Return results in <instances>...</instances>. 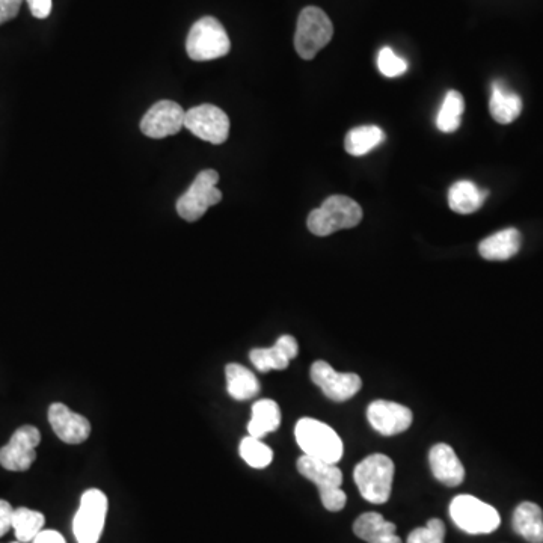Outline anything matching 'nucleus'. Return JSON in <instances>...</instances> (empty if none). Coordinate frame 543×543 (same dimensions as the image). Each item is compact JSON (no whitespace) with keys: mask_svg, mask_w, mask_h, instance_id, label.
Wrapping results in <instances>:
<instances>
[{"mask_svg":"<svg viewBox=\"0 0 543 543\" xmlns=\"http://www.w3.org/2000/svg\"><path fill=\"white\" fill-rule=\"evenodd\" d=\"M378 67L384 76L399 77L408 71V62L400 58L390 47H384L378 55Z\"/></svg>","mask_w":543,"mask_h":543,"instance_id":"30","label":"nucleus"},{"mask_svg":"<svg viewBox=\"0 0 543 543\" xmlns=\"http://www.w3.org/2000/svg\"><path fill=\"white\" fill-rule=\"evenodd\" d=\"M450 516L468 534H489L501 524L497 509L473 495H458L451 501Z\"/></svg>","mask_w":543,"mask_h":543,"instance_id":"8","label":"nucleus"},{"mask_svg":"<svg viewBox=\"0 0 543 543\" xmlns=\"http://www.w3.org/2000/svg\"><path fill=\"white\" fill-rule=\"evenodd\" d=\"M296 442L305 456L338 464L343 458V441L338 433L322 421L301 418L295 427Z\"/></svg>","mask_w":543,"mask_h":543,"instance_id":"2","label":"nucleus"},{"mask_svg":"<svg viewBox=\"0 0 543 543\" xmlns=\"http://www.w3.org/2000/svg\"><path fill=\"white\" fill-rule=\"evenodd\" d=\"M46 518L43 513L28 507L14 509L13 530L20 543H32V540L44 530Z\"/></svg>","mask_w":543,"mask_h":543,"instance_id":"26","label":"nucleus"},{"mask_svg":"<svg viewBox=\"0 0 543 543\" xmlns=\"http://www.w3.org/2000/svg\"><path fill=\"white\" fill-rule=\"evenodd\" d=\"M108 506V497L100 489L83 492L73 519V533L77 543H99L105 528Z\"/></svg>","mask_w":543,"mask_h":543,"instance_id":"9","label":"nucleus"},{"mask_svg":"<svg viewBox=\"0 0 543 543\" xmlns=\"http://www.w3.org/2000/svg\"><path fill=\"white\" fill-rule=\"evenodd\" d=\"M239 451L243 461L255 470H263L274 461V451L261 442V439L252 438V436L242 439Z\"/></svg>","mask_w":543,"mask_h":543,"instance_id":"28","label":"nucleus"},{"mask_svg":"<svg viewBox=\"0 0 543 543\" xmlns=\"http://www.w3.org/2000/svg\"><path fill=\"white\" fill-rule=\"evenodd\" d=\"M353 533L369 543H403L396 534V525L388 522L381 513H362L353 524Z\"/></svg>","mask_w":543,"mask_h":543,"instance_id":"18","label":"nucleus"},{"mask_svg":"<svg viewBox=\"0 0 543 543\" xmlns=\"http://www.w3.org/2000/svg\"><path fill=\"white\" fill-rule=\"evenodd\" d=\"M32 543H67L65 542L64 536L58 531L55 530H43Z\"/></svg>","mask_w":543,"mask_h":543,"instance_id":"34","label":"nucleus"},{"mask_svg":"<svg viewBox=\"0 0 543 543\" xmlns=\"http://www.w3.org/2000/svg\"><path fill=\"white\" fill-rule=\"evenodd\" d=\"M49 423L55 435L65 444H82L91 435L88 418L71 411L64 403L50 405Z\"/></svg>","mask_w":543,"mask_h":543,"instance_id":"15","label":"nucleus"},{"mask_svg":"<svg viewBox=\"0 0 543 543\" xmlns=\"http://www.w3.org/2000/svg\"><path fill=\"white\" fill-rule=\"evenodd\" d=\"M185 127L203 141L221 145L230 136V118L218 106L201 105L186 112Z\"/></svg>","mask_w":543,"mask_h":543,"instance_id":"11","label":"nucleus"},{"mask_svg":"<svg viewBox=\"0 0 543 543\" xmlns=\"http://www.w3.org/2000/svg\"><path fill=\"white\" fill-rule=\"evenodd\" d=\"M219 174L215 169L201 171L191 188L177 201V213L188 222H197L206 215L210 207L221 203L222 192L218 186Z\"/></svg>","mask_w":543,"mask_h":543,"instance_id":"7","label":"nucleus"},{"mask_svg":"<svg viewBox=\"0 0 543 543\" xmlns=\"http://www.w3.org/2000/svg\"><path fill=\"white\" fill-rule=\"evenodd\" d=\"M353 479L359 494L369 503L385 504L391 497L394 462L385 455H372L356 465Z\"/></svg>","mask_w":543,"mask_h":543,"instance_id":"3","label":"nucleus"},{"mask_svg":"<svg viewBox=\"0 0 543 543\" xmlns=\"http://www.w3.org/2000/svg\"><path fill=\"white\" fill-rule=\"evenodd\" d=\"M489 192L477 188L473 181L461 180L451 186L448 192V206L459 215H471L482 209Z\"/></svg>","mask_w":543,"mask_h":543,"instance_id":"20","label":"nucleus"},{"mask_svg":"<svg viewBox=\"0 0 543 543\" xmlns=\"http://www.w3.org/2000/svg\"><path fill=\"white\" fill-rule=\"evenodd\" d=\"M35 19L44 20L52 13V0H26Z\"/></svg>","mask_w":543,"mask_h":543,"instance_id":"33","label":"nucleus"},{"mask_svg":"<svg viewBox=\"0 0 543 543\" xmlns=\"http://www.w3.org/2000/svg\"><path fill=\"white\" fill-rule=\"evenodd\" d=\"M445 525L441 519H430L426 527L415 528L406 543H444Z\"/></svg>","mask_w":543,"mask_h":543,"instance_id":"29","label":"nucleus"},{"mask_svg":"<svg viewBox=\"0 0 543 543\" xmlns=\"http://www.w3.org/2000/svg\"><path fill=\"white\" fill-rule=\"evenodd\" d=\"M227 391L234 400H249L260 393V382L254 373L240 364H228L225 367Z\"/></svg>","mask_w":543,"mask_h":543,"instance_id":"24","label":"nucleus"},{"mask_svg":"<svg viewBox=\"0 0 543 543\" xmlns=\"http://www.w3.org/2000/svg\"><path fill=\"white\" fill-rule=\"evenodd\" d=\"M298 353L299 346L296 338L292 335H283L272 347L252 349L249 359L258 372L267 373L270 370H286L290 361L295 359Z\"/></svg>","mask_w":543,"mask_h":543,"instance_id":"16","label":"nucleus"},{"mask_svg":"<svg viewBox=\"0 0 543 543\" xmlns=\"http://www.w3.org/2000/svg\"><path fill=\"white\" fill-rule=\"evenodd\" d=\"M362 221V209L352 198L332 195L319 209L308 216V230L314 236L326 237L340 230H349Z\"/></svg>","mask_w":543,"mask_h":543,"instance_id":"1","label":"nucleus"},{"mask_svg":"<svg viewBox=\"0 0 543 543\" xmlns=\"http://www.w3.org/2000/svg\"><path fill=\"white\" fill-rule=\"evenodd\" d=\"M464 111L465 100L462 94L458 91H448L436 117V127L444 133L456 132L461 127Z\"/></svg>","mask_w":543,"mask_h":543,"instance_id":"27","label":"nucleus"},{"mask_svg":"<svg viewBox=\"0 0 543 543\" xmlns=\"http://www.w3.org/2000/svg\"><path fill=\"white\" fill-rule=\"evenodd\" d=\"M334 35V26L325 11L307 7L301 11L296 26L295 47L305 61L316 58L317 53L328 46Z\"/></svg>","mask_w":543,"mask_h":543,"instance_id":"6","label":"nucleus"},{"mask_svg":"<svg viewBox=\"0 0 543 543\" xmlns=\"http://www.w3.org/2000/svg\"><path fill=\"white\" fill-rule=\"evenodd\" d=\"M14 509L8 501L0 500V537L13 528Z\"/></svg>","mask_w":543,"mask_h":543,"instance_id":"32","label":"nucleus"},{"mask_svg":"<svg viewBox=\"0 0 543 543\" xmlns=\"http://www.w3.org/2000/svg\"><path fill=\"white\" fill-rule=\"evenodd\" d=\"M230 50V37L215 17H203L189 31L186 52L192 61L204 62L224 58Z\"/></svg>","mask_w":543,"mask_h":543,"instance_id":"5","label":"nucleus"},{"mask_svg":"<svg viewBox=\"0 0 543 543\" xmlns=\"http://www.w3.org/2000/svg\"><path fill=\"white\" fill-rule=\"evenodd\" d=\"M16 543H20V542H16Z\"/></svg>","mask_w":543,"mask_h":543,"instance_id":"35","label":"nucleus"},{"mask_svg":"<svg viewBox=\"0 0 543 543\" xmlns=\"http://www.w3.org/2000/svg\"><path fill=\"white\" fill-rule=\"evenodd\" d=\"M430 468L436 480L448 488H456L465 479V468L455 450L447 444L433 445L429 453Z\"/></svg>","mask_w":543,"mask_h":543,"instance_id":"17","label":"nucleus"},{"mask_svg":"<svg viewBox=\"0 0 543 543\" xmlns=\"http://www.w3.org/2000/svg\"><path fill=\"white\" fill-rule=\"evenodd\" d=\"M385 141V133L378 126H361L347 133L344 147L350 156L361 157L375 150Z\"/></svg>","mask_w":543,"mask_h":543,"instance_id":"25","label":"nucleus"},{"mask_svg":"<svg viewBox=\"0 0 543 543\" xmlns=\"http://www.w3.org/2000/svg\"><path fill=\"white\" fill-rule=\"evenodd\" d=\"M41 442L40 430L31 424L20 427L10 442L0 448V465L8 471H28L37 459V447Z\"/></svg>","mask_w":543,"mask_h":543,"instance_id":"10","label":"nucleus"},{"mask_svg":"<svg viewBox=\"0 0 543 543\" xmlns=\"http://www.w3.org/2000/svg\"><path fill=\"white\" fill-rule=\"evenodd\" d=\"M186 111L178 103L162 100L151 106L150 111L141 121V130L145 136L163 139L174 136L185 127Z\"/></svg>","mask_w":543,"mask_h":543,"instance_id":"13","label":"nucleus"},{"mask_svg":"<svg viewBox=\"0 0 543 543\" xmlns=\"http://www.w3.org/2000/svg\"><path fill=\"white\" fill-rule=\"evenodd\" d=\"M521 249V233L515 228H506L486 237L479 245V252L485 260L504 261L515 257Z\"/></svg>","mask_w":543,"mask_h":543,"instance_id":"19","label":"nucleus"},{"mask_svg":"<svg viewBox=\"0 0 543 543\" xmlns=\"http://www.w3.org/2000/svg\"><path fill=\"white\" fill-rule=\"evenodd\" d=\"M367 420L376 432L385 436L399 435L411 427L414 415L406 406L387 400H376L367 408Z\"/></svg>","mask_w":543,"mask_h":543,"instance_id":"14","label":"nucleus"},{"mask_svg":"<svg viewBox=\"0 0 543 543\" xmlns=\"http://www.w3.org/2000/svg\"><path fill=\"white\" fill-rule=\"evenodd\" d=\"M281 426V409L277 402L270 399L258 400L252 406V417L248 424V433L252 438L261 439L275 432Z\"/></svg>","mask_w":543,"mask_h":543,"instance_id":"22","label":"nucleus"},{"mask_svg":"<svg viewBox=\"0 0 543 543\" xmlns=\"http://www.w3.org/2000/svg\"><path fill=\"white\" fill-rule=\"evenodd\" d=\"M513 530L530 543H543V512L537 504L525 501L516 507Z\"/></svg>","mask_w":543,"mask_h":543,"instance_id":"21","label":"nucleus"},{"mask_svg":"<svg viewBox=\"0 0 543 543\" xmlns=\"http://www.w3.org/2000/svg\"><path fill=\"white\" fill-rule=\"evenodd\" d=\"M22 4L23 0H0V26L16 19Z\"/></svg>","mask_w":543,"mask_h":543,"instance_id":"31","label":"nucleus"},{"mask_svg":"<svg viewBox=\"0 0 543 543\" xmlns=\"http://www.w3.org/2000/svg\"><path fill=\"white\" fill-rule=\"evenodd\" d=\"M311 381L334 402L352 399L362 387L361 378L356 373L337 372L325 361H316L311 366Z\"/></svg>","mask_w":543,"mask_h":543,"instance_id":"12","label":"nucleus"},{"mask_svg":"<svg viewBox=\"0 0 543 543\" xmlns=\"http://www.w3.org/2000/svg\"><path fill=\"white\" fill-rule=\"evenodd\" d=\"M489 111L492 118L500 124H510L521 115L522 100L518 94L512 93L501 82L492 85L491 102Z\"/></svg>","mask_w":543,"mask_h":543,"instance_id":"23","label":"nucleus"},{"mask_svg":"<svg viewBox=\"0 0 543 543\" xmlns=\"http://www.w3.org/2000/svg\"><path fill=\"white\" fill-rule=\"evenodd\" d=\"M298 471L305 479L313 482L320 492V500L329 512H340L346 506L347 497L341 489L343 473L337 464L319 461V459L302 456L298 459Z\"/></svg>","mask_w":543,"mask_h":543,"instance_id":"4","label":"nucleus"}]
</instances>
